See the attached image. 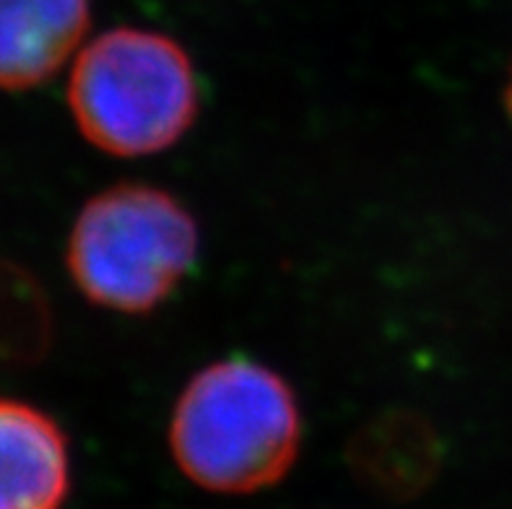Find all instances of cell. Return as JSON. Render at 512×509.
Instances as JSON below:
<instances>
[{"label": "cell", "mask_w": 512, "mask_h": 509, "mask_svg": "<svg viewBox=\"0 0 512 509\" xmlns=\"http://www.w3.org/2000/svg\"><path fill=\"white\" fill-rule=\"evenodd\" d=\"M68 491L71 447L58 421L0 398V509H63Z\"/></svg>", "instance_id": "obj_4"}, {"label": "cell", "mask_w": 512, "mask_h": 509, "mask_svg": "<svg viewBox=\"0 0 512 509\" xmlns=\"http://www.w3.org/2000/svg\"><path fill=\"white\" fill-rule=\"evenodd\" d=\"M507 112H510V120H512V71H510V81H507Z\"/></svg>", "instance_id": "obj_8"}, {"label": "cell", "mask_w": 512, "mask_h": 509, "mask_svg": "<svg viewBox=\"0 0 512 509\" xmlns=\"http://www.w3.org/2000/svg\"><path fill=\"white\" fill-rule=\"evenodd\" d=\"M198 252V221L175 193L146 182H120L91 195L78 211L65 263L91 304L120 315H146L180 289Z\"/></svg>", "instance_id": "obj_3"}, {"label": "cell", "mask_w": 512, "mask_h": 509, "mask_svg": "<svg viewBox=\"0 0 512 509\" xmlns=\"http://www.w3.org/2000/svg\"><path fill=\"white\" fill-rule=\"evenodd\" d=\"M68 107L94 149L143 159L172 149L193 128L201 112V81L175 37L117 26L78 50Z\"/></svg>", "instance_id": "obj_2"}, {"label": "cell", "mask_w": 512, "mask_h": 509, "mask_svg": "<svg viewBox=\"0 0 512 509\" xmlns=\"http://www.w3.org/2000/svg\"><path fill=\"white\" fill-rule=\"evenodd\" d=\"M167 442L182 476L214 494H255L286 478L302 447L294 387L268 364L227 356L177 395Z\"/></svg>", "instance_id": "obj_1"}, {"label": "cell", "mask_w": 512, "mask_h": 509, "mask_svg": "<svg viewBox=\"0 0 512 509\" xmlns=\"http://www.w3.org/2000/svg\"><path fill=\"white\" fill-rule=\"evenodd\" d=\"M91 24V0H0V89L45 84L78 50Z\"/></svg>", "instance_id": "obj_5"}, {"label": "cell", "mask_w": 512, "mask_h": 509, "mask_svg": "<svg viewBox=\"0 0 512 509\" xmlns=\"http://www.w3.org/2000/svg\"><path fill=\"white\" fill-rule=\"evenodd\" d=\"M52 341V307L37 278L19 265H0V359L32 364Z\"/></svg>", "instance_id": "obj_7"}, {"label": "cell", "mask_w": 512, "mask_h": 509, "mask_svg": "<svg viewBox=\"0 0 512 509\" xmlns=\"http://www.w3.org/2000/svg\"><path fill=\"white\" fill-rule=\"evenodd\" d=\"M351 460L359 476L388 494L422 489L440 463V445L432 426L414 413H388L364 426Z\"/></svg>", "instance_id": "obj_6"}]
</instances>
